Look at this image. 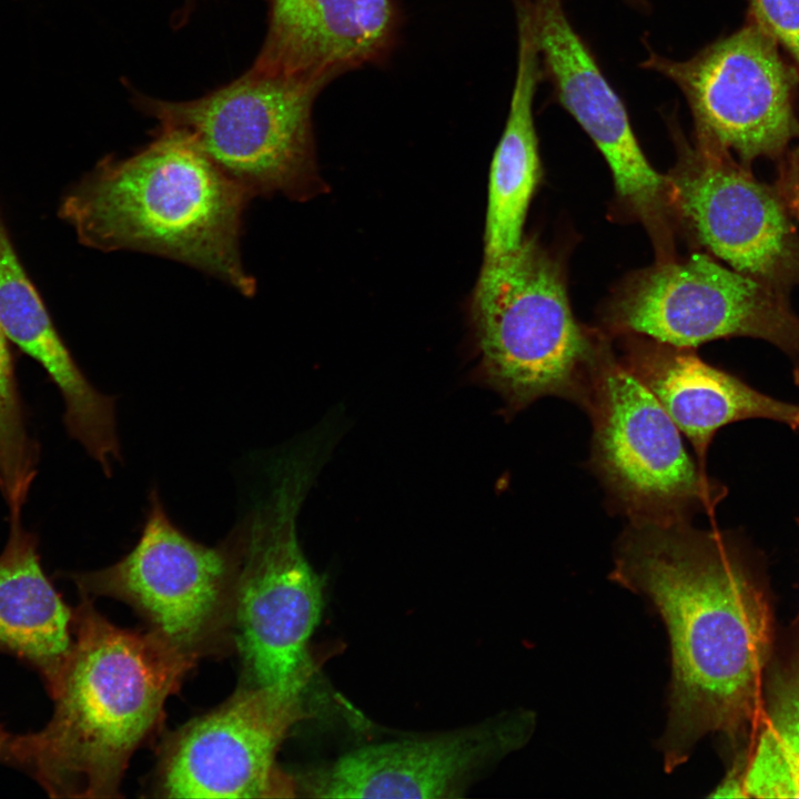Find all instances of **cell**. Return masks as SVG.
I'll use <instances>...</instances> for the list:
<instances>
[{
  "mask_svg": "<svg viewBox=\"0 0 799 799\" xmlns=\"http://www.w3.org/2000/svg\"><path fill=\"white\" fill-rule=\"evenodd\" d=\"M269 19L256 70L330 84L382 64L402 27L397 0H267Z\"/></svg>",
  "mask_w": 799,
  "mask_h": 799,
  "instance_id": "15",
  "label": "cell"
},
{
  "mask_svg": "<svg viewBox=\"0 0 799 799\" xmlns=\"http://www.w3.org/2000/svg\"><path fill=\"white\" fill-rule=\"evenodd\" d=\"M307 716L303 696L239 685L213 710L172 732L154 776L169 798H274L295 795L296 781L276 763L290 729Z\"/></svg>",
  "mask_w": 799,
  "mask_h": 799,
  "instance_id": "10",
  "label": "cell"
},
{
  "mask_svg": "<svg viewBox=\"0 0 799 799\" xmlns=\"http://www.w3.org/2000/svg\"><path fill=\"white\" fill-rule=\"evenodd\" d=\"M532 710L432 735L364 746L296 781L321 798H459L482 775L524 747L535 730Z\"/></svg>",
  "mask_w": 799,
  "mask_h": 799,
  "instance_id": "13",
  "label": "cell"
},
{
  "mask_svg": "<svg viewBox=\"0 0 799 799\" xmlns=\"http://www.w3.org/2000/svg\"><path fill=\"white\" fill-rule=\"evenodd\" d=\"M326 85L251 67L196 99L138 95L134 102L159 128L184 134L252 199H303L315 181L312 111Z\"/></svg>",
  "mask_w": 799,
  "mask_h": 799,
  "instance_id": "6",
  "label": "cell"
},
{
  "mask_svg": "<svg viewBox=\"0 0 799 799\" xmlns=\"http://www.w3.org/2000/svg\"><path fill=\"white\" fill-rule=\"evenodd\" d=\"M621 363L654 394L695 448L706 472L709 445L721 427L750 418L799 431V404L768 396L699 358L691 348L629 345Z\"/></svg>",
  "mask_w": 799,
  "mask_h": 799,
  "instance_id": "17",
  "label": "cell"
},
{
  "mask_svg": "<svg viewBox=\"0 0 799 799\" xmlns=\"http://www.w3.org/2000/svg\"><path fill=\"white\" fill-rule=\"evenodd\" d=\"M629 1L631 3L638 4V6L645 4V0H629Z\"/></svg>",
  "mask_w": 799,
  "mask_h": 799,
  "instance_id": "26",
  "label": "cell"
},
{
  "mask_svg": "<svg viewBox=\"0 0 799 799\" xmlns=\"http://www.w3.org/2000/svg\"><path fill=\"white\" fill-rule=\"evenodd\" d=\"M517 67L504 131L494 152L485 220V259L515 250L523 241L527 210L540 178L534 99L543 79L538 44L526 0L514 2Z\"/></svg>",
  "mask_w": 799,
  "mask_h": 799,
  "instance_id": "18",
  "label": "cell"
},
{
  "mask_svg": "<svg viewBox=\"0 0 799 799\" xmlns=\"http://www.w3.org/2000/svg\"><path fill=\"white\" fill-rule=\"evenodd\" d=\"M792 375H793V381H795L796 385L799 386V360H798V362H797V364H796V366H795V368H793V374H792Z\"/></svg>",
  "mask_w": 799,
  "mask_h": 799,
  "instance_id": "25",
  "label": "cell"
},
{
  "mask_svg": "<svg viewBox=\"0 0 799 799\" xmlns=\"http://www.w3.org/2000/svg\"><path fill=\"white\" fill-rule=\"evenodd\" d=\"M583 408L593 424L591 469L630 523L687 522L698 510L712 514L726 496L688 454L654 394L607 351Z\"/></svg>",
  "mask_w": 799,
  "mask_h": 799,
  "instance_id": "8",
  "label": "cell"
},
{
  "mask_svg": "<svg viewBox=\"0 0 799 799\" xmlns=\"http://www.w3.org/2000/svg\"><path fill=\"white\" fill-rule=\"evenodd\" d=\"M777 43L749 20L687 60L650 51L640 67L663 74L682 92L696 139L734 151L749 166L758 158L780 159L799 136L793 112L798 75L781 59Z\"/></svg>",
  "mask_w": 799,
  "mask_h": 799,
  "instance_id": "9",
  "label": "cell"
},
{
  "mask_svg": "<svg viewBox=\"0 0 799 799\" xmlns=\"http://www.w3.org/2000/svg\"><path fill=\"white\" fill-rule=\"evenodd\" d=\"M472 313L479 380L508 416L550 395L584 405L606 350L576 322L560 267L535 240L484 260Z\"/></svg>",
  "mask_w": 799,
  "mask_h": 799,
  "instance_id": "5",
  "label": "cell"
},
{
  "mask_svg": "<svg viewBox=\"0 0 799 799\" xmlns=\"http://www.w3.org/2000/svg\"><path fill=\"white\" fill-rule=\"evenodd\" d=\"M609 579L643 597L669 639L666 726L657 749L668 773L708 735L745 748L775 654V617L762 570L745 544L689 520L629 523Z\"/></svg>",
  "mask_w": 799,
  "mask_h": 799,
  "instance_id": "1",
  "label": "cell"
},
{
  "mask_svg": "<svg viewBox=\"0 0 799 799\" xmlns=\"http://www.w3.org/2000/svg\"><path fill=\"white\" fill-rule=\"evenodd\" d=\"M614 316L620 330L675 347L745 336L799 357V316L788 294L702 253L638 276L621 293Z\"/></svg>",
  "mask_w": 799,
  "mask_h": 799,
  "instance_id": "11",
  "label": "cell"
},
{
  "mask_svg": "<svg viewBox=\"0 0 799 799\" xmlns=\"http://www.w3.org/2000/svg\"><path fill=\"white\" fill-rule=\"evenodd\" d=\"M0 326L37 361L64 403L68 434L107 469L121 458L115 400L98 391L78 366L34 285L24 272L0 216Z\"/></svg>",
  "mask_w": 799,
  "mask_h": 799,
  "instance_id": "16",
  "label": "cell"
},
{
  "mask_svg": "<svg viewBox=\"0 0 799 799\" xmlns=\"http://www.w3.org/2000/svg\"><path fill=\"white\" fill-rule=\"evenodd\" d=\"M773 186L799 226V143L780 158Z\"/></svg>",
  "mask_w": 799,
  "mask_h": 799,
  "instance_id": "23",
  "label": "cell"
},
{
  "mask_svg": "<svg viewBox=\"0 0 799 799\" xmlns=\"http://www.w3.org/2000/svg\"><path fill=\"white\" fill-rule=\"evenodd\" d=\"M9 509V535L0 554V649L34 666L48 691L57 685L73 645V610L40 565L38 542Z\"/></svg>",
  "mask_w": 799,
  "mask_h": 799,
  "instance_id": "19",
  "label": "cell"
},
{
  "mask_svg": "<svg viewBox=\"0 0 799 799\" xmlns=\"http://www.w3.org/2000/svg\"><path fill=\"white\" fill-rule=\"evenodd\" d=\"M73 645L41 730L10 737L6 759L54 798H114L134 751L196 664L155 631L123 629L81 595Z\"/></svg>",
  "mask_w": 799,
  "mask_h": 799,
  "instance_id": "2",
  "label": "cell"
},
{
  "mask_svg": "<svg viewBox=\"0 0 799 799\" xmlns=\"http://www.w3.org/2000/svg\"><path fill=\"white\" fill-rule=\"evenodd\" d=\"M798 523H799V518H798Z\"/></svg>",
  "mask_w": 799,
  "mask_h": 799,
  "instance_id": "27",
  "label": "cell"
},
{
  "mask_svg": "<svg viewBox=\"0 0 799 799\" xmlns=\"http://www.w3.org/2000/svg\"><path fill=\"white\" fill-rule=\"evenodd\" d=\"M233 533L214 547L193 540L168 516L156 489L149 496L135 546L102 569L71 574L81 595L124 601L185 656L223 655L234 646Z\"/></svg>",
  "mask_w": 799,
  "mask_h": 799,
  "instance_id": "7",
  "label": "cell"
},
{
  "mask_svg": "<svg viewBox=\"0 0 799 799\" xmlns=\"http://www.w3.org/2000/svg\"><path fill=\"white\" fill-rule=\"evenodd\" d=\"M10 737L0 728V758L6 759Z\"/></svg>",
  "mask_w": 799,
  "mask_h": 799,
  "instance_id": "24",
  "label": "cell"
},
{
  "mask_svg": "<svg viewBox=\"0 0 799 799\" xmlns=\"http://www.w3.org/2000/svg\"><path fill=\"white\" fill-rule=\"evenodd\" d=\"M251 200L184 134L158 128L133 154L101 160L64 195L59 213L89 247L171 259L251 297L256 281L241 254Z\"/></svg>",
  "mask_w": 799,
  "mask_h": 799,
  "instance_id": "3",
  "label": "cell"
},
{
  "mask_svg": "<svg viewBox=\"0 0 799 799\" xmlns=\"http://www.w3.org/2000/svg\"><path fill=\"white\" fill-rule=\"evenodd\" d=\"M680 144L678 170L667 178L671 206L717 259L789 294L799 285V226L776 188L725 149Z\"/></svg>",
  "mask_w": 799,
  "mask_h": 799,
  "instance_id": "12",
  "label": "cell"
},
{
  "mask_svg": "<svg viewBox=\"0 0 799 799\" xmlns=\"http://www.w3.org/2000/svg\"><path fill=\"white\" fill-rule=\"evenodd\" d=\"M543 78L553 98L577 121L607 161L619 199L649 227L663 226L671 206L667 178L654 170L626 108L562 0H528Z\"/></svg>",
  "mask_w": 799,
  "mask_h": 799,
  "instance_id": "14",
  "label": "cell"
},
{
  "mask_svg": "<svg viewBox=\"0 0 799 799\" xmlns=\"http://www.w3.org/2000/svg\"><path fill=\"white\" fill-rule=\"evenodd\" d=\"M8 341L0 326V493L11 509L28 498L39 448L27 426Z\"/></svg>",
  "mask_w": 799,
  "mask_h": 799,
  "instance_id": "21",
  "label": "cell"
},
{
  "mask_svg": "<svg viewBox=\"0 0 799 799\" xmlns=\"http://www.w3.org/2000/svg\"><path fill=\"white\" fill-rule=\"evenodd\" d=\"M750 16L799 65V0H751Z\"/></svg>",
  "mask_w": 799,
  "mask_h": 799,
  "instance_id": "22",
  "label": "cell"
},
{
  "mask_svg": "<svg viewBox=\"0 0 799 799\" xmlns=\"http://www.w3.org/2000/svg\"><path fill=\"white\" fill-rule=\"evenodd\" d=\"M332 438L328 428L317 427L275 456L265 492L232 529L239 554L234 646L242 686L303 696L313 675L309 641L321 618L324 584L303 553L296 520Z\"/></svg>",
  "mask_w": 799,
  "mask_h": 799,
  "instance_id": "4",
  "label": "cell"
},
{
  "mask_svg": "<svg viewBox=\"0 0 799 799\" xmlns=\"http://www.w3.org/2000/svg\"><path fill=\"white\" fill-rule=\"evenodd\" d=\"M739 754L747 798H799V651L773 654L756 724Z\"/></svg>",
  "mask_w": 799,
  "mask_h": 799,
  "instance_id": "20",
  "label": "cell"
}]
</instances>
